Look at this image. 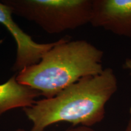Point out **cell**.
<instances>
[{
  "mask_svg": "<svg viewBox=\"0 0 131 131\" xmlns=\"http://www.w3.org/2000/svg\"><path fill=\"white\" fill-rule=\"evenodd\" d=\"M12 15L10 9L0 2V24H3L14 37L17 48L15 61L12 69L19 72L27 67L38 63L43 55L58 43L59 40L49 43H38L15 22Z\"/></svg>",
  "mask_w": 131,
  "mask_h": 131,
  "instance_id": "obj_4",
  "label": "cell"
},
{
  "mask_svg": "<svg viewBox=\"0 0 131 131\" xmlns=\"http://www.w3.org/2000/svg\"><path fill=\"white\" fill-rule=\"evenodd\" d=\"M123 68L127 70L129 75L131 76V58L126 59L123 64Z\"/></svg>",
  "mask_w": 131,
  "mask_h": 131,
  "instance_id": "obj_8",
  "label": "cell"
},
{
  "mask_svg": "<svg viewBox=\"0 0 131 131\" xmlns=\"http://www.w3.org/2000/svg\"><path fill=\"white\" fill-rule=\"evenodd\" d=\"M104 52L86 40L62 38L38 63L19 71L16 80L51 98L81 78L104 70Z\"/></svg>",
  "mask_w": 131,
  "mask_h": 131,
  "instance_id": "obj_2",
  "label": "cell"
},
{
  "mask_svg": "<svg viewBox=\"0 0 131 131\" xmlns=\"http://www.w3.org/2000/svg\"><path fill=\"white\" fill-rule=\"evenodd\" d=\"M117 90L114 70L105 68L99 74L81 78L53 97L36 101L23 109L32 123L31 131H44L61 122L91 127L103 120L106 104Z\"/></svg>",
  "mask_w": 131,
  "mask_h": 131,
  "instance_id": "obj_1",
  "label": "cell"
},
{
  "mask_svg": "<svg viewBox=\"0 0 131 131\" xmlns=\"http://www.w3.org/2000/svg\"><path fill=\"white\" fill-rule=\"evenodd\" d=\"M90 24L115 35L131 38V0H93Z\"/></svg>",
  "mask_w": 131,
  "mask_h": 131,
  "instance_id": "obj_5",
  "label": "cell"
},
{
  "mask_svg": "<svg viewBox=\"0 0 131 131\" xmlns=\"http://www.w3.org/2000/svg\"><path fill=\"white\" fill-rule=\"evenodd\" d=\"M12 14L37 24L49 34L90 24L93 0H3Z\"/></svg>",
  "mask_w": 131,
  "mask_h": 131,
  "instance_id": "obj_3",
  "label": "cell"
},
{
  "mask_svg": "<svg viewBox=\"0 0 131 131\" xmlns=\"http://www.w3.org/2000/svg\"><path fill=\"white\" fill-rule=\"evenodd\" d=\"M16 131H26L24 129H18ZM66 131H95L94 129L91 128V127L83 126H78L74 128L69 129Z\"/></svg>",
  "mask_w": 131,
  "mask_h": 131,
  "instance_id": "obj_7",
  "label": "cell"
},
{
  "mask_svg": "<svg viewBox=\"0 0 131 131\" xmlns=\"http://www.w3.org/2000/svg\"><path fill=\"white\" fill-rule=\"evenodd\" d=\"M125 131H131V107L130 108V110H129V118L128 123L126 127Z\"/></svg>",
  "mask_w": 131,
  "mask_h": 131,
  "instance_id": "obj_9",
  "label": "cell"
},
{
  "mask_svg": "<svg viewBox=\"0 0 131 131\" xmlns=\"http://www.w3.org/2000/svg\"><path fill=\"white\" fill-rule=\"evenodd\" d=\"M41 96L39 91L20 84L14 75L6 83L0 84V117L12 109L32 106Z\"/></svg>",
  "mask_w": 131,
  "mask_h": 131,
  "instance_id": "obj_6",
  "label": "cell"
}]
</instances>
